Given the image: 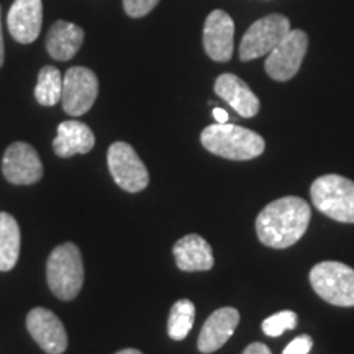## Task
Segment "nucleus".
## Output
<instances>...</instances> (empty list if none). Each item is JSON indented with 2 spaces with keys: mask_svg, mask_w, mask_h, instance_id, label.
Returning a JSON list of instances; mask_svg holds the SVG:
<instances>
[{
  "mask_svg": "<svg viewBox=\"0 0 354 354\" xmlns=\"http://www.w3.org/2000/svg\"><path fill=\"white\" fill-rule=\"evenodd\" d=\"M313 205L331 220L354 223V183L338 174H325L315 179L310 189Z\"/></svg>",
  "mask_w": 354,
  "mask_h": 354,
  "instance_id": "4",
  "label": "nucleus"
},
{
  "mask_svg": "<svg viewBox=\"0 0 354 354\" xmlns=\"http://www.w3.org/2000/svg\"><path fill=\"white\" fill-rule=\"evenodd\" d=\"M115 354H143L138 349H133V348H127V349H122V351L115 353Z\"/></svg>",
  "mask_w": 354,
  "mask_h": 354,
  "instance_id": "28",
  "label": "nucleus"
},
{
  "mask_svg": "<svg viewBox=\"0 0 354 354\" xmlns=\"http://www.w3.org/2000/svg\"><path fill=\"white\" fill-rule=\"evenodd\" d=\"M20 227L7 212H0V271L7 272L15 268L20 256Z\"/></svg>",
  "mask_w": 354,
  "mask_h": 354,
  "instance_id": "19",
  "label": "nucleus"
},
{
  "mask_svg": "<svg viewBox=\"0 0 354 354\" xmlns=\"http://www.w3.org/2000/svg\"><path fill=\"white\" fill-rule=\"evenodd\" d=\"M201 143L207 151L232 161H248L261 156L266 149L263 136L248 128L215 123L201 135Z\"/></svg>",
  "mask_w": 354,
  "mask_h": 354,
  "instance_id": "2",
  "label": "nucleus"
},
{
  "mask_svg": "<svg viewBox=\"0 0 354 354\" xmlns=\"http://www.w3.org/2000/svg\"><path fill=\"white\" fill-rule=\"evenodd\" d=\"M43 24L41 0H15L8 10L7 25L12 38L21 44H30L39 37Z\"/></svg>",
  "mask_w": 354,
  "mask_h": 354,
  "instance_id": "13",
  "label": "nucleus"
},
{
  "mask_svg": "<svg viewBox=\"0 0 354 354\" xmlns=\"http://www.w3.org/2000/svg\"><path fill=\"white\" fill-rule=\"evenodd\" d=\"M308 50V37L302 30H290L266 57L264 69L277 82L289 81L299 73Z\"/></svg>",
  "mask_w": 354,
  "mask_h": 354,
  "instance_id": "8",
  "label": "nucleus"
},
{
  "mask_svg": "<svg viewBox=\"0 0 354 354\" xmlns=\"http://www.w3.org/2000/svg\"><path fill=\"white\" fill-rule=\"evenodd\" d=\"M172 253H174L177 268L185 272L210 271L215 264L212 246L201 234H187L177 240L172 248Z\"/></svg>",
  "mask_w": 354,
  "mask_h": 354,
  "instance_id": "16",
  "label": "nucleus"
},
{
  "mask_svg": "<svg viewBox=\"0 0 354 354\" xmlns=\"http://www.w3.org/2000/svg\"><path fill=\"white\" fill-rule=\"evenodd\" d=\"M312 210L304 198L281 197L266 205L256 218V233L264 246L286 250L307 232Z\"/></svg>",
  "mask_w": 354,
  "mask_h": 354,
  "instance_id": "1",
  "label": "nucleus"
},
{
  "mask_svg": "<svg viewBox=\"0 0 354 354\" xmlns=\"http://www.w3.org/2000/svg\"><path fill=\"white\" fill-rule=\"evenodd\" d=\"M159 3V0H123L125 13L131 19L146 17Z\"/></svg>",
  "mask_w": 354,
  "mask_h": 354,
  "instance_id": "23",
  "label": "nucleus"
},
{
  "mask_svg": "<svg viewBox=\"0 0 354 354\" xmlns=\"http://www.w3.org/2000/svg\"><path fill=\"white\" fill-rule=\"evenodd\" d=\"M84 43V30L66 20L53 24L46 35V50L56 61H69L76 56Z\"/></svg>",
  "mask_w": 354,
  "mask_h": 354,
  "instance_id": "18",
  "label": "nucleus"
},
{
  "mask_svg": "<svg viewBox=\"0 0 354 354\" xmlns=\"http://www.w3.org/2000/svg\"><path fill=\"white\" fill-rule=\"evenodd\" d=\"M289 32V19L284 15H279V13H271V15L256 20L241 39L240 59L248 63V61L268 56Z\"/></svg>",
  "mask_w": 354,
  "mask_h": 354,
  "instance_id": "6",
  "label": "nucleus"
},
{
  "mask_svg": "<svg viewBox=\"0 0 354 354\" xmlns=\"http://www.w3.org/2000/svg\"><path fill=\"white\" fill-rule=\"evenodd\" d=\"M109 171L115 184L127 192L136 194L148 187L149 174L145 162L141 161L138 153L133 146L123 141H117L109 148L107 153Z\"/></svg>",
  "mask_w": 354,
  "mask_h": 354,
  "instance_id": "7",
  "label": "nucleus"
},
{
  "mask_svg": "<svg viewBox=\"0 0 354 354\" xmlns=\"http://www.w3.org/2000/svg\"><path fill=\"white\" fill-rule=\"evenodd\" d=\"M46 279L50 290L61 300H73L82 289L84 263L79 248L64 243L51 251L46 263Z\"/></svg>",
  "mask_w": 354,
  "mask_h": 354,
  "instance_id": "3",
  "label": "nucleus"
},
{
  "mask_svg": "<svg viewBox=\"0 0 354 354\" xmlns=\"http://www.w3.org/2000/svg\"><path fill=\"white\" fill-rule=\"evenodd\" d=\"M63 95V76L55 66H44L38 74L35 99L43 107H55Z\"/></svg>",
  "mask_w": 354,
  "mask_h": 354,
  "instance_id": "20",
  "label": "nucleus"
},
{
  "mask_svg": "<svg viewBox=\"0 0 354 354\" xmlns=\"http://www.w3.org/2000/svg\"><path fill=\"white\" fill-rule=\"evenodd\" d=\"M313 348V339L308 335H300L287 344L282 354H308Z\"/></svg>",
  "mask_w": 354,
  "mask_h": 354,
  "instance_id": "24",
  "label": "nucleus"
},
{
  "mask_svg": "<svg viewBox=\"0 0 354 354\" xmlns=\"http://www.w3.org/2000/svg\"><path fill=\"white\" fill-rule=\"evenodd\" d=\"M97 95H99V79L94 71L82 66L68 69L63 79V95H61V104L66 113L71 117H81L87 113L95 104Z\"/></svg>",
  "mask_w": 354,
  "mask_h": 354,
  "instance_id": "9",
  "label": "nucleus"
},
{
  "mask_svg": "<svg viewBox=\"0 0 354 354\" xmlns=\"http://www.w3.org/2000/svg\"><path fill=\"white\" fill-rule=\"evenodd\" d=\"M94 131L86 123L68 120L59 123L57 135L53 141V149L59 158H71L74 154H86L94 148Z\"/></svg>",
  "mask_w": 354,
  "mask_h": 354,
  "instance_id": "17",
  "label": "nucleus"
},
{
  "mask_svg": "<svg viewBox=\"0 0 354 354\" xmlns=\"http://www.w3.org/2000/svg\"><path fill=\"white\" fill-rule=\"evenodd\" d=\"M310 284L336 307H354V269L338 261H323L310 271Z\"/></svg>",
  "mask_w": 354,
  "mask_h": 354,
  "instance_id": "5",
  "label": "nucleus"
},
{
  "mask_svg": "<svg viewBox=\"0 0 354 354\" xmlns=\"http://www.w3.org/2000/svg\"><path fill=\"white\" fill-rule=\"evenodd\" d=\"M215 94L221 97L243 118H253L259 112V99L248 84L234 74H221L215 81Z\"/></svg>",
  "mask_w": 354,
  "mask_h": 354,
  "instance_id": "15",
  "label": "nucleus"
},
{
  "mask_svg": "<svg viewBox=\"0 0 354 354\" xmlns=\"http://www.w3.org/2000/svg\"><path fill=\"white\" fill-rule=\"evenodd\" d=\"M234 24L223 10H214L207 17L203 25V48L210 59L216 63H227L233 56Z\"/></svg>",
  "mask_w": 354,
  "mask_h": 354,
  "instance_id": "12",
  "label": "nucleus"
},
{
  "mask_svg": "<svg viewBox=\"0 0 354 354\" xmlns=\"http://www.w3.org/2000/svg\"><path fill=\"white\" fill-rule=\"evenodd\" d=\"M0 13H2V8H0ZM3 61H6V44H3L2 20H0V68H2V66H3Z\"/></svg>",
  "mask_w": 354,
  "mask_h": 354,
  "instance_id": "27",
  "label": "nucleus"
},
{
  "mask_svg": "<svg viewBox=\"0 0 354 354\" xmlns=\"http://www.w3.org/2000/svg\"><path fill=\"white\" fill-rule=\"evenodd\" d=\"M214 117H215V120L218 122V123H227L228 122L227 110H223V109H220V107L214 109Z\"/></svg>",
  "mask_w": 354,
  "mask_h": 354,
  "instance_id": "26",
  "label": "nucleus"
},
{
  "mask_svg": "<svg viewBox=\"0 0 354 354\" xmlns=\"http://www.w3.org/2000/svg\"><path fill=\"white\" fill-rule=\"evenodd\" d=\"M2 172L13 185L37 184L43 177L41 159L32 145L17 141L3 153Z\"/></svg>",
  "mask_w": 354,
  "mask_h": 354,
  "instance_id": "10",
  "label": "nucleus"
},
{
  "mask_svg": "<svg viewBox=\"0 0 354 354\" xmlns=\"http://www.w3.org/2000/svg\"><path fill=\"white\" fill-rule=\"evenodd\" d=\"M26 328L39 348L48 354H63L68 349V333L51 310L33 308L26 317Z\"/></svg>",
  "mask_w": 354,
  "mask_h": 354,
  "instance_id": "11",
  "label": "nucleus"
},
{
  "mask_svg": "<svg viewBox=\"0 0 354 354\" xmlns=\"http://www.w3.org/2000/svg\"><path fill=\"white\" fill-rule=\"evenodd\" d=\"M297 313L292 312V310H282V312L266 318L261 328H263L264 335L276 338V336H281L287 330H294L297 326Z\"/></svg>",
  "mask_w": 354,
  "mask_h": 354,
  "instance_id": "22",
  "label": "nucleus"
},
{
  "mask_svg": "<svg viewBox=\"0 0 354 354\" xmlns=\"http://www.w3.org/2000/svg\"><path fill=\"white\" fill-rule=\"evenodd\" d=\"M240 323V312L233 307H223L215 310L203 323L201 335L197 339L198 351L210 354L218 351L225 343L232 338L234 330Z\"/></svg>",
  "mask_w": 354,
  "mask_h": 354,
  "instance_id": "14",
  "label": "nucleus"
},
{
  "mask_svg": "<svg viewBox=\"0 0 354 354\" xmlns=\"http://www.w3.org/2000/svg\"><path fill=\"white\" fill-rule=\"evenodd\" d=\"M196 322V305L189 299H180L172 305L167 318V333L174 342H183L192 330Z\"/></svg>",
  "mask_w": 354,
  "mask_h": 354,
  "instance_id": "21",
  "label": "nucleus"
},
{
  "mask_svg": "<svg viewBox=\"0 0 354 354\" xmlns=\"http://www.w3.org/2000/svg\"><path fill=\"white\" fill-rule=\"evenodd\" d=\"M243 354H272V353H271V349H269L263 343H251L250 346L243 351Z\"/></svg>",
  "mask_w": 354,
  "mask_h": 354,
  "instance_id": "25",
  "label": "nucleus"
}]
</instances>
